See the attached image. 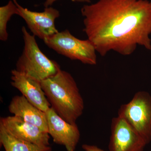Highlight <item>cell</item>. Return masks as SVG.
<instances>
[{
  "label": "cell",
  "mask_w": 151,
  "mask_h": 151,
  "mask_svg": "<svg viewBox=\"0 0 151 151\" xmlns=\"http://www.w3.org/2000/svg\"><path fill=\"white\" fill-rule=\"evenodd\" d=\"M81 14L83 31L101 56L111 50L130 55L138 45L151 50V1L98 0Z\"/></svg>",
  "instance_id": "1"
},
{
  "label": "cell",
  "mask_w": 151,
  "mask_h": 151,
  "mask_svg": "<svg viewBox=\"0 0 151 151\" xmlns=\"http://www.w3.org/2000/svg\"><path fill=\"white\" fill-rule=\"evenodd\" d=\"M41 84L51 108L66 122L76 124L83 114L84 102L72 75L60 68Z\"/></svg>",
  "instance_id": "2"
},
{
  "label": "cell",
  "mask_w": 151,
  "mask_h": 151,
  "mask_svg": "<svg viewBox=\"0 0 151 151\" xmlns=\"http://www.w3.org/2000/svg\"><path fill=\"white\" fill-rule=\"evenodd\" d=\"M24 47L17 61L16 70L27 76L41 82L56 74L60 69L59 64L50 59L40 50L35 36L22 27Z\"/></svg>",
  "instance_id": "3"
},
{
  "label": "cell",
  "mask_w": 151,
  "mask_h": 151,
  "mask_svg": "<svg viewBox=\"0 0 151 151\" xmlns=\"http://www.w3.org/2000/svg\"><path fill=\"white\" fill-rule=\"evenodd\" d=\"M43 41L49 48L71 60L88 65L97 64V51L94 45L88 39L76 37L68 29L58 32Z\"/></svg>",
  "instance_id": "4"
},
{
  "label": "cell",
  "mask_w": 151,
  "mask_h": 151,
  "mask_svg": "<svg viewBox=\"0 0 151 151\" xmlns=\"http://www.w3.org/2000/svg\"><path fill=\"white\" fill-rule=\"evenodd\" d=\"M118 116L126 119L147 145L151 142V95L137 92L129 103L120 107Z\"/></svg>",
  "instance_id": "5"
},
{
  "label": "cell",
  "mask_w": 151,
  "mask_h": 151,
  "mask_svg": "<svg viewBox=\"0 0 151 151\" xmlns=\"http://www.w3.org/2000/svg\"><path fill=\"white\" fill-rule=\"evenodd\" d=\"M147 145L126 119L119 116L113 118L109 151H143Z\"/></svg>",
  "instance_id": "6"
},
{
  "label": "cell",
  "mask_w": 151,
  "mask_h": 151,
  "mask_svg": "<svg viewBox=\"0 0 151 151\" xmlns=\"http://www.w3.org/2000/svg\"><path fill=\"white\" fill-rule=\"evenodd\" d=\"M17 7L18 15L24 19L33 35L44 40L58 32L55 21L60 17L59 11L50 6L43 12L29 10L20 5L17 0H13Z\"/></svg>",
  "instance_id": "7"
},
{
  "label": "cell",
  "mask_w": 151,
  "mask_h": 151,
  "mask_svg": "<svg viewBox=\"0 0 151 151\" xmlns=\"http://www.w3.org/2000/svg\"><path fill=\"white\" fill-rule=\"evenodd\" d=\"M45 114L48 133L54 142L64 146L67 151H75L80 138L77 124L66 122L51 108Z\"/></svg>",
  "instance_id": "8"
},
{
  "label": "cell",
  "mask_w": 151,
  "mask_h": 151,
  "mask_svg": "<svg viewBox=\"0 0 151 151\" xmlns=\"http://www.w3.org/2000/svg\"><path fill=\"white\" fill-rule=\"evenodd\" d=\"M0 124L15 137L41 146H50V137L38 127L13 116L1 117Z\"/></svg>",
  "instance_id": "9"
},
{
  "label": "cell",
  "mask_w": 151,
  "mask_h": 151,
  "mask_svg": "<svg viewBox=\"0 0 151 151\" xmlns=\"http://www.w3.org/2000/svg\"><path fill=\"white\" fill-rule=\"evenodd\" d=\"M11 85L36 107L45 112L51 108L40 81L20 73L16 69L11 71Z\"/></svg>",
  "instance_id": "10"
},
{
  "label": "cell",
  "mask_w": 151,
  "mask_h": 151,
  "mask_svg": "<svg viewBox=\"0 0 151 151\" xmlns=\"http://www.w3.org/2000/svg\"><path fill=\"white\" fill-rule=\"evenodd\" d=\"M10 113L38 127L48 133L45 112L42 111L30 103L23 95L14 96L9 105Z\"/></svg>",
  "instance_id": "11"
},
{
  "label": "cell",
  "mask_w": 151,
  "mask_h": 151,
  "mask_svg": "<svg viewBox=\"0 0 151 151\" xmlns=\"http://www.w3.org/2000/svg\"><path fill=\"white\" fill-rule=\"evenodd\" d=\"M0 143L5 151H52L50 146H41L15 137L0 124Z\"/></svg>",
  "instance_id": "12"
},
{
  "label": "cell",
  "mask_w": 151,
  "mask_h": 151,
  "mask_svg": "<svg viewBox=\"0 0 151 151\" xmlns=\"http://www.w3.org/2000/svg\"><path fill=\"white\" fill-rule=\"evenodd\" d=\"M18 14L17 7L13 0H10L6 5L0 7V40H7L9 34L7 31V25L12 16Z\"/></svg>",
  "instance_id": "13"
},
{
  "label": "cell",
  "mask_w": 151,
  "mask_h": 151,
  "mask_svg": "<svg viewBox=\"0 0 151 151\" xmlns=\"http://www.w3.org/2000/svg\"><path fill=\"white\" fill-rule=\"evenodd\" d=\"M82 148L85 151H105L97 146L84 144L82 145Z\"/></svg>",
  "instance_id": "14"
},
{
  "label": "cell",
  "mask_w": 151,
  "mask_h": 151,
  "mask_svg": "<svg viewBox=\"0 0 151 151\" xmlns=\"http://www.w3.org/2000/svg\"><path fill=\"white\" fill-rule=\"evenodd\" d=\"M57 0H45L44 3V6L45 8L48 7L50 6ZM71 1L73 2H83L90 3L91 2L90 0H71Z\"/></svg>",
  "instance_id": "15"
}]
</instances>
